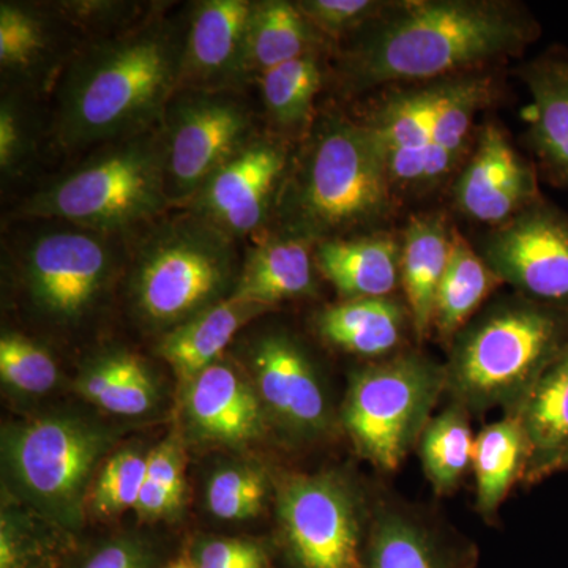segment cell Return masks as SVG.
Listing matches in <instances>:
<instances>
[{
    "label": "cell",
    "mask_w": 568,
    "mask_h": 568,
    "mask_svg": "<svg viewBox=\"0 0 568 568\" xmlns=\"http://www.w3.org/2000/svg\"><path fill=\"white\" fill-rule=\"evenodd\" d=\"M286 173L282 142L253 136L207 179L190 207L224 234L244 237L263 226Z\"/></svg>",
    "instance_id": "4fadbf2b"
},
{
    "label": "cell",
    "mask_w": 568,
    "mask_h": 568,
    "mask_svg": "<svg viewBox=\"0 0 568 568\" xmlns=\"http://www.w3.org/2000/svg\"><path fill=\"white\" fill-rule=\"evenodd\" d=\"M287 548L298 568H362L361 517L353 493L334 476L291 478L278 496Z\"/></svg>",
    "instance_id": "8fae6325"
},
{
    "label": "cell",
    "mask_w": 568,
    "mask_h": 568,
    "mask_svg": "<svg viewBox=\"0 0 568 568\" xmlns=\"http://www.w3.org/2000/svg\"><path fill=\"white\" fill-rule=\"evenodd\" d=\"M170 568H196V567L190 566V564H186V562H179V564H175V566L170 567Z\"/></svg>",
    "instance_id": "ee69618b"
},
{
    "label": "cell",
    "mask_w": 568,
    "mask_h": 568,
    "mask_svg": "<svg viewBox=\"0 0 568 568\" xmlns=\"http://www.w3.org/2000/svg\"><path fill=\"white\" fill-rule=\"evenodd\" d=\"M481 256L523 297L568 315V213L540 197L496 226Z\"/></svg>",
    "instance_id": "9c48e42d"
},
{
    "label": "cell",
    "mask_w": 568,
    "mask_h": 568,
    "mask_svg": "<svg viewBox=\"0 0 568 568\" xmlns=\"http://www.w3.org/2000/svg\"><path fill=\"white\" fill-rule=\"evenodd\" d=\"M196 568H268L267 555L253 541L235 538L207 540L197 548Z\"/></svg>",
    "instance_id": "ab89813d"
},
{
    "label": "cell",
    "mask_w": 568,
    "mask_h": 568,
    "mask_svg": "<svg viewBox=\"0 0 568 568\" xmlns=\"http://www.w3.org/2000/svg\"><path fill=\"white\" fill-rule=\"evenodd\" d=\"M394 196L375 136L365 123L331 112L317 119L287 171L276 209L283 235L320 244L388 222Z\"/></svg>",
    "instance_id": "3957f363"
},
{
    "label": "cell",
    "mask_w": 568,
    "mask_h": 568,
    "mask_svg": "<svg viewBox=\"0 0 568 568\" xmlns=\"http://www.w3.org/2000/svg\"><path fill=\"white\" fill-rule=\"evenodd\" d=\"M144 556L130 541H115L100 549L84 568H144Z\"/></svg>",
    "instance_id": "b9f144b4"
},
{
    "label": "cell",
    "mask_w": 568,
    "mask_h": 568,
    "mask_svg": "<svg viewBox=\"0 0 568 568\" xmlns=\"http://www.w3.org/2000/svg\"><path fill=\"white\" fill-rule=\"evenodd\" d=\"M104 444L102 433L92 426L48 417L13 429L7 455L29 495L58 514L73 515Z\"/></svg>",
    "instance_id": "30bf717a"
},
{
    "label": "cell",
    "mask_w": 568,
    "mask_h": 568,
    "mask_svg": "<svg viewBox=\"0 0 568 568\" xmlns=\"http://www.w3.org/2000/svg\"><path fill=\"white\" fill-rule=\"evenodd\" d=\"M321 33L297 3L284 0L253 2L246 37V69L263 77L268 70L316 51Z\"/></svg>",
    "instance_id": "83f0119b"
},
{
    "label": "cell",
    "mask_w": 568,
    "mask_h": 568,
    "mask_svg": "<svg viewBox=\"0 0 568 568\" xmlns=\"http://www.w3.org/2000/svg\"><path fill=\"white\" fill-rule=\"evenodd\" d=\"M186 414L201 436L224 444H244L264 432L260 394L234 366L216 361L189 383Z\"/></svg>",
    "instance_id": "ac0fdd59"
},
{
    "label": "cell",
    "mask_w": 568,
    "mask_h": 568,
    "mask_svg": "<svg viewBox=\"0 0 568 568\" xmlns=\"http://www.w3.org/2000/svg\"><path fill=\"white\" fill-rule=\"evenodd\" d=\"M185 31L153 20L97 41L70 63L59 89L55 134L84 149L148 133L181 88Z\"/></svg>",
    "instance_id": "7a4b0ae2"
},
{
    "label": "cell",
    "mask_w": 568,
    "mask_h": 568,
    "mask_svg": "<svg viewBox=\"0 0 568 568\" xmlns=\"http://www.w3.org/2000/svg\"><path fill=\"white\" fill-rule=\"evenodd\" d=\"M234 239L201 216L163 224L136 256L133 293L145 320L189 321L213 304L234 274ZM219 304V302H216Z\"/></svg>",
    "instance_id": "52a82bcc"
},
{
    "label": "cell",
    "mask_w": 568,
    "mask_h": 568,
    "mask_svg": "<svg viewBox=\"0 0 568 568\" xmlns=\"http://www.w3.org/2000/svg\"><path fill=\"white\" fill-rule=\"evenodd\" d=\"M514 414L528 437L530 457L525 477L540 480L544 470L568 447V342Z\"/></svg>",
    "instance_id": "484cf974"
},
{
    "label": "cell",
    "mask_w": 568,
    "mask_h": 568,
    "mask_svg": "<svg viewBox=\"0 0 568 568\" xmlns=\"http://www.w3.org/2000/svg\"><path fill=\"white\" fill-rule=\"evenodd\" d=\"M257 394L268 410L297 435L324 432L327 398L304 349L286 334H268L253 347Z\"/></svg>",
    "instance_id": "2e32d148"
},
{
    "label": "cell",
    "mask_w": 568,
    "mask_h": 568,
    "mask_svg": "<svg viewBox=\"0 0 568 568\" xmlns=\"http://www.w3.org/2000/svg\"><path fill=\"white\" fill-rule=\"evenodd\" d=\"M47 48L43 21L32 10L14 3L0 6V63L2 69L24 70L33 65Z\"/></svg>",
    "instance_id": "74e56055"
},
{
    "label": "cell",
    "mask_w": 568,
    "mask_h": 568,
    "mask_svg": "<svg viewBox=\"0 0 568 568\" xmlns=\"http://www.w3.org/2000/svg\"><path fill=\"white\" fill-rule=\"evenodd\" d=\"M112 268L103 234L55 230L39 235L24 254V276L32 301L58 320L81 316L102 293Z\"/></svg>",
    "instance_id": "7c38bea8"
},
{
    "label": "cell",
    "mask_w": 568,
    "mask_h": 568,
    "mask_svg": "<svg viewBox=\"0 0 568 568\" xmlns=\"http://www.w3.org/2000/svg\"><path fill=\"white\" fill-rule=\"evenodd\" d=\"M0 375L3 383L24 394H47L58 383L54 361L43 347L21 335L0 339Z\"/></svg>",
    "instance_id": "d590c367"
},
{
    "label": "cell",
    "mask_w": 568,
    "mask_h": 568,
    "mask_svg": "<svg viewBox=\"0 0 568 568\" xmlns=\"http://www.w3.org/2000/svg\"><path fill=\"white\" fill-rule=\"evenodd\" d=\"M267 496L264 473L252 466L219 470L209 481L207 506L212 515L226 521L256 517Z\"/></svg>",
    "instance_id": "e575fe53"
},
{
    "label": "cell",
    "mask_w": 568,
    "mask_h": 568,
    "mask_svg": "<svg viewBox=\"0 0 568 568\" xmlns=\"http://www.w3.org/2000/svg\"><path fill=\"white\" fill-rule=\"evenodd\" d=\"M435 82V122L422 189L436 185L455 170L465 153L477 112L488 106L495 95L491 78L485 74L463 73Z\"/></svg>",
    "instance_id": "603a6c76"
},
{
    "label": "cell",
    "mask_w": 568,
    "mask_h": 568,
    "mask_svg": "<svg viewBox=\"0 0 568 568\" xmlns=\"http://www.w3.org/2000/svg\"><path fill=\"white\" fill-rule=\"evenodd\" d=\"M160 132L171 205H190L207 179L256 136L252 112L234 91H179Z\"/></svg>",
    "instance_id": "ba28073f"
},
{
    "label": "cell",
    "mask_w": 568,
    "mask_h": 568,
    "mask_svg": "<svg viewBox=\"0 0 568 568\" xmlns=\"http://www.w3.org/2000/svg\"><path fill=\"white\" fill-rule=\"evenodd\" d=\"M185 478L181 446L164 440L148 455V474L142 485L136 511L142 519H159L181 506Z\"/></svg>",
    "instance_id": "836d02e7"
},
{
    "label": "cell",
    "mask_w": 568,
    "mask_h": 568,
    "mask_svg": "<svg viewBox=\"0 0 568 568\" xmlns=\"http://www.w3.org/2000/svg\"><path fill=\"white\" fill-rule=\"evenodd\" d=\"M265 110L272 121L283 129H302L313 121V104L321 84V70L317 52H308L261 77Z\"/></svg>",
    "instance_id": "d6a6232c"
},
{
    "label": "cell",
    "mask_w": 568,
    "mask_h": 568,
    "mask_svg": "<svg viewBox=\"0 0 568 568\" xmlns=\"http://www.w3.org/2000/svg\"><path fill=\"white\" fill-rule=\"evenodd\" d=\"M503 283L485 257L454 227L450 257L437 290L433 321L439 338L452 345L488 295Z\"/></svg>",
    "instance_id": "4316f807"
},
{
    "label": "cell",
    "mask_w": 568,
    "mask_h": 568,
    "mask_svg": "<svg viewBox=\"0 0 568 568\" xmlns=\"http://www.w3.org/2000/svg\"><path fill=\"white\" fill-rule=\"evenodd\" d=\"M315 264L347 301L390 297L399 283L402 242L388 234L331 239L316 244Z\"/></svg>",
    "instance_id": "ffe728a7"
},
{
    "label": "cell",
    "mask_w": 568,
    "mask_h": 568,
    "mask_svg": "<svg viewBox=\"0 0 568 568\" xmlns=\"http://www.w3.org/2000/svg\"><path fill=\"white\" fill-rule=\"evenodd\" d=\"M394 3L377 0H304L297 2L317 32L343 36L379 20Z\"/></svg>",
    "instance_id": "f35d334b"
},
{
    "label": "cell",
    "mask_w": 568,
    "mask_h": 568,
    "mask_svg": "<svg viewBox=\"0 0 568 568\" xmlns=\"http://www.w3.org/2000/svg\"><path fill=\"white\" fill-rule=\"evenodd\" d=\"M148 474V457L126 450L114 455L103 467L93 488V514L112 517L130 507H136Z\"/></svg>",
    "instance_id": "8d00e7d4"
},
{
    "label": "cell",
    "mask_w": 568,
    "mask_h": 568,
    "mask_svg": "<svg viewBox=\"0 0 568 568\" xmlns=\"http://www.w3.org/2000/svg\"><path fill=\"white\" fill-rule=\"evenodd\" d=\"M521 78L530 93V148L552 185L568 190V55H540L521 67Z\"/></svg>",
    "instance_id": "d6986e66"
},
{
    "label": "cell",
    "mask_w": 568,
    "mask_h": 568,
    "mask_svg": "<svg viewBox=\"0 0 568 568\" xmlns=\"http://www.w3.org/2000/svg\"><path fill=\"white\" fill-rule=\"evenodd\" d=\"M560 470H568V447L544 470L541 477L551 476V474L560 473Z\"/></svg>",
    "instance_id": "7bdbcfd3"
},
{
    "label": "cell",
    "mask_w": 568,
    "mask_h": 568,
    "mask_svg": "<svg viewBox=\"0 0 568 568\" xmlns=\"http://www.w3.org/2000/svg\"><path fill=\"white\" fill-rule=\"evenodd\" d=\"M265 308L230 297L175 325L162 343L160 354L185 383L215 364L242 325Z\"/></svg>",
    "instance_id": "d4e9b609"
},
{
    "label": "cell",
    "mask_w": 568,
    "mask_h": 568,
    "mask_svg": "<svg viewBox=\"0 0 568 568\" xmlns=\"http://www.w3.org/2000/svg\"><path fill=\"white\" fill-rule=\"evenodd\" d=\"M170 205L159 126L103 149L73 173L29 197L18 213L110 234L149 222Z\"/></svg>",
    "instance_id": "5b68a950"
},
{
    "label": "cell",
    "mask_w": 568,
    "mask_h": 568,
    "mask_svg": "<svg viewBox=\"0 0 568 568\" xmlns=\"http://www.w3.org/2000/svg\"><path fill=\"white\" fill-rule=\"evenodd\" d=\"M81 394L104 410L119 416H140L155 403L152 377L140 358L111 355L81 377Z\"/></svg>",
    "instance_id": "1f68e13d"
},
{
    "label": "cell",
    "mask_w": 568,
    "mask_h": 568,
    "mask_svg": "<svg viewBox=\"0 0 568 568\" xmlns=\"http://www.w3.org/2000/svg\"><path fill=\"white\" fill-rule=\"evenodd\" d=\"M540 33L528 11L499 0L394 3L347 52L343 73L357 91L440 81L517 54Z\"/></svg>",
    "instance_id": "6da1fadb"
},
{
    "label": "cell",
    "mask_w": 568,
    "mask_h": 568,
    "mask_svg": "<svg viewBox=\"0 0 568 568\" xmlns=\"http://www.w3.org/2000/svg\"><path fill=\"white\" fill-rule=\"evenodd\" d=\"M540 200L537 175L496 123L478 134L476 152L455 183L459 211L480 223L500 224Z\"/></svg>",
    "instance_id": "5bb4252c"
},
{
    "label": "cell",
    "mask_w": 568,
    "mask_h": 568,
    "mask_svg": "<svg viewBox=\"0 0 568 568\" xmlns=\"http://www.w3.org/2000/svg\"><path fill=\"white\" fill-rule=\"evenodd\" d=\"M409 312L390 297L354 298L331 305L317 316L325 342L362 357L394 353L405 336Z\"/></svg>",
    "instance_id": "cb8c5ba5"
},
{
    "label": "cell",
    "mask_w": 568,
    "mask_h": 568,
    "mask_svg": "<svg viewBox=\"0 0 568 568\" xmlns=\"http://www.w3.org/2000/svg\"><path fill=\"white\" fill-rule=\"evenodd\" d=\"M364 567L455 568V560L418 523L398 514H386L372 530Z\"/></svg>",
    "instance_id": "4dcf8cb0"
},
{
    "label": "cell",
    "mask_w": 568,
    "mask_h": 568,
    "mask_svg": "<svg viewBox=\"0 0 568 568\" xmlns=\"http://www.w3.org/2000/svg\"><path fill=\"white\" fill-rule=\"evenodd\" d=\"M568 342V315L523 297L466 325L446 365V390L467 413L518 409Z\"/></svg>",
    "instance_id": "277c9868"
},
{
    "label": "cell",
    "mask_w": 568,
    "mask_h": 568,
    "mask_svg": "<svg viewBox=\"0 0 568 568\" xmlns=\"http://www.w3.org/2000/svg\"><path fill=\"white\" fill-rule=\"evenodd\" d=\"M446 384V366L418 353L355 372L343 422L358 454L379 469L395 470L420 440Z\"/></svg>",
    "instance_id": "8992f818"
},
{
    "label": "cell",
    "mask_w": 568,
    "mask_h": 568,
    "mask_svg": "<svg viewBox=\"0 0 568 568\" xmlns=\"http://www.w3.org/2000/svg\"><path fill=\"white\" fill-rule=\"evenodd\" d=\"M452 231L443 213H420L407 223L402 241L399 284L418 339L428 338L437 290L450 257Z\"/></svg>",
    "instance_id": "44dd1931"
},
{
    "label": "cell",
    "mask_w": 568,
    "mask_h": 568,
    "mask_svg": "<svg viewBox=\"0 0 568 568\" xmlns=\"http://www.w3.org/2000/svg\"><path fill=\"white\" fill-rule=\"evenodd\" d=\"M529 457L528 437L517 414L510 413L478 433L473 458L478 514L495 517L514 481L525 477Z\"/></svg>",
    "instance_id": "f1b7e54d"
},
{
    "label": "cell",
    "mask_w": 568,
    "mask_h": 568,
    "mask_svg": "<svg viewBox=\"0 0 568 568\" xmlns=\"http://www.w3.org/2000/svg\"><path fill=\"white\" fill-rule=\"evenodd\" d=\"M310 246V242L287 235L256 246L248 254L231 297L268 310L280 302L315 293Z\"/></svg>",
    "instance_id": "7402d4cb"
},
{
    "label": "cell",
    "mask_w": 568,
    "mask_h": 568,
    "mask_svg": "<svg viewBox=\"0 0 568 568\" xmlns=\"http://www.w3.org/2000/svg\"><path fill=\"white\" fill-rule=\"evenodd\" d=\"M474 439L467 410L454 405L428 422L420 440L422 467L432 487L448 495L473 466Z\"/></svg>",
    "instance_id": "f546056e"
},
{
    "label": "cell",
    "mask_w": 568,
    "mask_h": 568,
    "mask_svg": "<svg viewBox=\"0 0 568 568\" xmlns=\"http://www.w3.org/2000/svg\"><path fill=\"white\" fill-rule=\"evenodd\" d=\"M436 111V82L390 93L365 122L394 186H424Z\"/></svg>",
    "instance_id": "e0dca14e"
},
{
    "label": "cell",
    "mask_w": 568,
    "mask_h": 568,
    "mask_svg": "<svg viewBox=\"0 0 568 568\" xmlns=\"http://www.w3.org/2000/svg\"><path fill=\"white\" fill-rule=\"evenodd\" d=\"M26 134L20 115L11 104L3 103L0 110V166L3 173L13 170L20 163L26 149Z\"/></svg>",
    "instance_id": "60d3db41"
},
{
    "label": "cell",
    "mask_w": 568,
    "mask_h": 568,
    "mask_svg": "<svg viewBox=\"0 0 568 568\" xmlns=\"http://www.w3.org/2000/svg\"><path fill=\"white\" fill-rule=\"evenodd\" d=\"M253 2L205 0L186 22L179 91H234L248 78L246 37Z\"/></svg>",
    "instance_id": "9a60e30c"
}]
</instances>
